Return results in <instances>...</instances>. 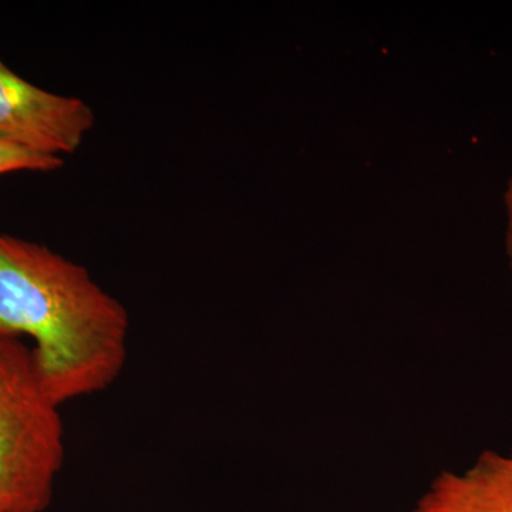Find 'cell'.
<instances>
[{"instance_id":"6da1fadb","label":"cell","mask_w":512,"mask_h":512,"mask_svg":"<svg viewBox=\"0 0 512 512\" xmlns=\"http://www.w3.org/2000/svg\"><path fill=\"white\" fill-rule=\"evenodd\" d=\"M128 333L127 309L84 266L0 232V336L35 340L37 377L57 406L119 379Z\"/></svg>"},{"instance_id":"7a4b0ae2","label":"cell","mask_w":512,"mask_h":512,"mask_svg":"<svg viewBox=\"0 0 512 512\" xmlns=\"http://www.w3.org/2000/svg\"><path fill=\"white\" fill-rule=\"evenodd\" d=\"M63 461L62 416L40 384L32 349L0 336V512H45Z\"/></svg>"},{"instance_id":"3957f363","label":"cell","mask_w":512,"mask_h":512,"mask_svg":"<svg viewBox=\"0 0 512 512\" xmlns=\"http://www.w3.org/2000/svg\"><path fill=\"white\" fill-rule=\"evenodd\" d=\"M94 113L79 97L40 89L0 60V138L37 153L62 157L82 146Z\"/></svg>"},{"instance_id":"277c9868","label":"cell","mask_w":512,"mask_h":512,"mask_svg":"<svg viewBox=\"0 0 512 512\" xmlns=\"http://www.w3.org/2000/svg\"><path fill=\"white\" fill-rule=\"evenodd\" d=\"M416 512H512V451H485L463 473H443Z\"/></svg>"},{"instance_id":"5b68a950","label":"cell","mask_w":512,"mask_h":512,"mask_svg":"<svg viewBox=\"0 0 512 512\" xmlns=\"http://www.w3.org/2000/svg\"><path fill=\"white\" fill-rule=\"evenodd\" d=\"M62 157L37 153L0 138V175L13 171H40L49 173L63 167Z\"/></svg>"},{"instance_id":"8992f818","label":"cell","mask_w":512,"mask_h":512,"mask_svg":"<svg viewBox=\"0 0 512 512\" xmlns=\"http://www.w3.org/2000/svg\"><path fill=\"white\" fill-rule=\"evenodd\" d=\"M505 205H507L508 214L507 248L512 269V180L510 181V185H508L507 192H505Z\"/></svg>"}]
</instances>
